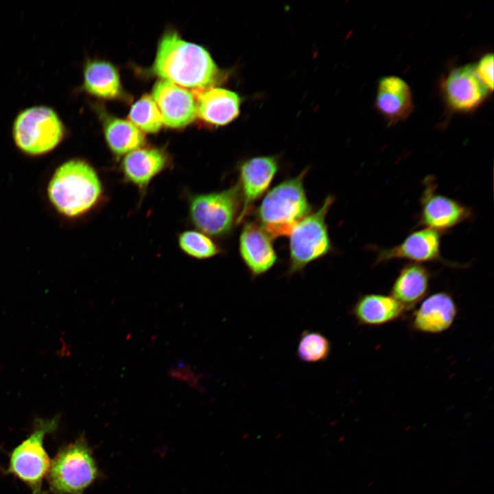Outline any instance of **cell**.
I'll use <instances>...</instances> for the list:
<instances>
[{
  "label": "cell",
  "instance_id": "cell-19",
  "mask_svg": "<svg viewBox=\"0 0 494 494\" xmlns=\"http://www.w3.org/2000/svg\"><path fill=\"white\" fill-rule=\"evenodd\" d=\"M430 274L423 265L414 263L405 266L391 287V296L406 310L416 305L427 295Z\"/></svg>",
  "mask_w": 494,
  "mask_h": 494
},
{
  "label": "cell",
  "instance_id": "cell-5",
  "mask_svg": "<svg viewBox=\"0 0 494 494\" xmlns=\"http://www.w3.org/2000/svg\"><path fill=\"white\" fill-rule=\"evenodd\" d=\"M59 420V416L51 419H36L29 436L10 455L5 473L24 482L32 491V494H44L43 480L47 473L51 461L43 441L47 434L56 430Z\"/></svg>",
  "mask_w": 494,
  "mask_h": 494
},
{
  "label": "cell",
  "instance_id": "cell-23",
  "mask_svg": "<svg viewBox=\"0 0 494 494\" xmlns=\"http://www.w3.org/2000/svg\"><path fill=\"white\" fill-rule=\"evenodd\" d=\"M128 119L143 132H157L163 124L160 110L152 97L149 95H143L132 106Z\"/></svg>",
  "mask_w": 494,
  "mask_h": 494
},
{
  "label": "cell",
  "instance_id": "cell-22",
  "mask_svg": "<svg viewBox=\"0 0 494 494\" xmlns=\"http://www.w3.org/2000/svg\"><path fill=\"white\" fill-rule=\"evenodd\" d=\"M106 141L117 155L128 154L144 143L145 135L128 120L109 118L104 125Z\"/></svg>",
  "mask_w": 494,
  "mask_h": 494
},
{
  "label": "cell",
  "instance_id": "cell-1",
  "mask_svg": "<svg viewBox=\"0 0 494 494\" xmlns=\"http://www.w3.org/2000/svg\"><path fill=\"white\" fill-rule=\"evenodd\" d=\"M153 71L163 80L195 91L209 88L220 76L219 69L204 47L182 39L174 32L161 39Z\"/></svg>",
  "mask_w": 494,
  "mask_h": 494
},
{
  "label": "cell",
  "instance_id": "cell-15",
  "mask_svg": "<svg viewBox=\"0 0 494 494\" xmlns=\"http://www.w3.org/2000/svg\"><path fill=\"white\" fill-rule=\"evenodd\" d=\"M457 315V306L447 292H437L425 298L413 312L412 329L426 333H439L447 330Z\"/></svg>",
  "mask_w": 494,
  "mask_h": 494
},
{
  "label": "cell",
  "instance_id": "cell-2",
  "mask_svg": "<svg viewBox=\"0 0 494 494\" xmlns=\"http://www.w3.org/2000/svg\"><path fill=\"white\" fill-rule=\"evenodd\" d=\"M49 199L61 214L74 217L90 210L102 193V186L94 169L80 159L69 160L51 177L48 188Z\"/></svg>",
  "mask_w": 494,
  "mask_h": 494
},
{
  "label": "cell",
  "instance_id": "cell-26",
  "mask_svg": "<svg viewBox=\"0 0 494 494\" xmlns=\"http://www.w3.org/2000/svg\"><path fill=\"white\" fill-rule=\"evenodd\" d=\"M168 374L171 377L186 383L191 388L198 390L200 388V376L196 374L187 363L179 362L176 366L169 368Z\"/></svg>",
  "mask_w": 494,
  "mask_h": 494
},
{
  "label": "cell",
  "instance_id": "cell-3",
  "mask_svg": "<svg viewBox=\"0 0 494 494\" xmlns=\"http://www.w3.org/2000/svg\"><path fill=\"white\" fill-rule=\"evenodd\" d=\"M307 172L286 179L271 189L259 205L257 223L273 239L289 236L294 226L311 213L304 187Z\"/></svg>",
  "mask_w": 494,
  "mask_h": 494
},
{
  "label": "cell",
  "instance_id": "cell-18",
  "mask_svg": "<svg viewBox=\"0 0 494 494\" xmlns=\"http://www.w3.org/2000/svg\"><path fill=\"white\" fill-rule=\"evenodd\" d=\"M406 311L392 296L367 294L357 299L351 314L360 325L379 326L399 319Z\"/></svg>",
  "mask_w": 494,
  "mask_h": 494
},
{
  "label": "cell",
  "instance_id": "cell-10",
  "mask_svg": "<svg viewBox=\"0 0 494 494\" xmlns=\"http://www.w3.org/2000/svg\"><path fill=\"white\" fill-rule=\"evenodd\" d=\"M443 89L449 106L460 112L478 108L489 92L478 77L475 66L469 64L453 69L444 80Z\"/></svg>",
  "mask_w": 494,
  "mask_h": 494
},
{
  "label": "cell",
  "instance_id": "cell-20",
  "mask_svg": "<svg viewBox=\"0 0 494 494\" xmlns=\"http://www.w3.org/2000/svg\"><path fill=\"white\" fill-rule=\"evenodd\" d=\"M164 153L156 148H138L128 153L122 161V169L126 178L145 187L166 165Z\"/></svg>",
  "mask_w": 494,
  "mask_h": 494
},
{
  "label": "cell",
  "instance_id": "cell-9",
  "mask_svg": "<svg viewBox=\"0 0 494 494\" xmlns=\"http://www.w3.org/2000/svg\"><path fill=\"white\" fill-rule=\"evenodd\" d=\"M279 169L275 156H261L244 161L239 165V180L242 207L237 224L250 212L252 205L266 191Z\"/></svg>",
  "mask_w": 494,
  "mask_h": 494
},
{
  "label": "cell",
  "instance_id": "cell-25",
  "mask_svg": "<svg viewBox=\"0 0 494 494\" xmlns=\"http://www.w3.org/2000/svg\"><path fill=\"white\" fill-rule=\"evenodd\" d=\"M181 249L198 259H207L217 255L219 247L204 234L194 231L183 232L178 239Z\"/></svg>",
  "mask_w": 494,
  "mask_h": 494
},
{
  "label": "cell",
  "instance_id": "cell-8",
  "mask_svg": "<svg viewBox=\"0 0 494 494\" xmlns=\"http://www.w3.org/2000/svg\"><path fill=\"white\" fill-rule=\"evenodd\" d=\"M242 207L237 184L221 191L200 194L190 203L193 223L202 232L214 237L228 235L237 224Z\"/></svg>",
  "mask_w": 494,
  "mask_h": 494
},
{
  "label": "cell",
  "instance_id": "cell-11",
  "mask_svg": "<svg viewBox=\"0 0 494 494\" xmlns=\"http://www.w3.org/2000/svg\"><path fill=\"white\" fill-rule=\"evenodd\" d=\"M152 97L160 110L163 124L169 128L185 127L197 116L194 94L172 82L163 80L157 82Z\"/></svg>",
  "mask_w": 494,
  "mask_h": 494
},
{
  "label": "cell",
  "instance_id": "cell-16",
  "mask_svg": "<svg viewBox=\"0 0 494 494\" xmlns=\"http://www.w3.org/2000/svg\"><path fill=\"white\" fill-rule=\"evenodd\" d=\"M195 93L197 116L202 121L214 126H224L238 116L241 99L236 93L210 87Z\"/></svg>",
  "mask_w": 494,
  "mask_h": 494
},
{
  "label": "cell",
  "instance_id": "cell-6",
  "mask_svg": "<svg viewBox=\"0 0 494 494\" xmlns=\"http://www.w3.org/2000/svg\"><path fill=\"white\" fill-rule=\"evenodd\" d=\"M12 131L16 147L32 156L51 152L65 136V127L59 115L47 106H34L21 111Z\"/></svg>",
  "mask_w": 494,
  "mask_h": 494
},
{
  "label": "cell",
  "instance_id": "cell-24",
  "mask_svg": "<svg viewBox=\"0 0 494 494\" xmlns=\"http://www.w3.org/2000/svg\"><path fill=\"white\" fill-rule=\"evenodd\" d=\"M331 350V342L324 334L316 331L305 330L298 340L296 356L304 363H318L325 361Z\"/></svg>",
  "mask_w": 494,
  "mask_h": 494
},
{
  "label": "cell",
  "instance_id": "cell-17",
  "mask_svg": "<svg viewBox=\"0 0 494 494\" xmlns=\"http://www.w3.org/2000/svg\"><path fill=\"white\" fill-rule=\"evenodd\" d=\"M375 104L390 124L404 120L413 108L408 84L397 76L382 78L379 82Z\"/></svg>",
  "mask_w": 494,
  "mask_h": 494
},
{
  "label": "cell",
  "instance_id": "cell-7",
  "mask_svg": "<svg viewBox=\"0 0 494 494\" xmlns=\"http://www.w3.org/2000/svg\"><path fill=\"white\" fill-rule=\"evenodd\" d=\"M334 202L328 196L322 206L302 219L290 234L287 275L301 272L311 262L323 257L331 249L326 216Z\"/></svg>",
  "mask_w": 494,
  "mask_h": 494
},
{
  "label": "cell",
  "instance_id": "cell-21",
  "mask_svg": "<svg viewBox=\"0 0 494 494\" xmlns=\"http://www.w3.org/2000/svg\"><path fill=\"white\" fill-rule=\"evenodd\" d=\"M83 89L90 95L114 99L121 93L119 73L110 62L103 60L86 62L83 72Z\"/></svg>",
  "mask_w": 494,
  "mask_h": 494
},
{
  "label": "cell",
  "instance_id": "cell-4",
  "mask_svg": "<svg viewBox=\"0 0 494 494\" xmlns=\"http://www.w3.org/2000/svg\"><path fill=\"white\" fill-rule=\"evenodd\" d=\"M99 477L93 449L83 434L60 447L47 473L52 494H84Z\"/></svg>",
  "mask_w": 494,
  "mask_h": 494
},
{
  "label": "cell",
  "instance_id": "cell-13",
  "mask_svg": "<svg viewBox=\"0 0 494 494\" xmlns=\"http://www.w3.org/2000/svg\"><path fill=\"white\" fill-rule=\"evenodd\" d=\"M470 210L456 200L436 193L427 182L421 198L420 221L435 231L451 228L469 217Z\"/></svg>",
  "mask_w": 494,
  "mask_h": 494
},
{
  "label": "cell",
  "instance_id": "cell-12",
  "mask_svg": "<svg viewBox=\"0 0 494 494\" xmlns=\"http://www.w3.org/2000/svg\"><path fill=\"white\" fill-rule=\"evenodd\" d=\"M272 238L255 222L244 225L239 239L242 259L252 278L263 275L277 261Z\"/></svg>",
  "mask_w": 494,
  "mask_h": 494
},
{
  "label": "cell",
  "instance_id": "cell-27",
  "mask_svg": "<svg viewBox=\"0 0 494 494\" xmlns=\"http://www.w3.org/2000/svg\"><path fill=\"white\" fill-rule=\"evenodd\" d=\"M478 77L489 91L493 90V55H484L475 66Z\"/></svg>",
  "mask_w": 494,
  "mask_h": 494
},
{
  "label": "cell",
  "instance_id": "cell-14",
  "mask_svg": "<svg viewBox=\"0 0 494 494\" xmlns=\"http://www.w3.org/2000/svg\"><path fill=\"white\" fill-rule=\"evenodd\" d=\"M392 259H408L414 262L441 260L440 233L429 228L414 231L401 244L379 250L375 263L379 264Z\"/></svg>",
  "mask_w": 494,
  "mask_h": 494
}]
</instances>
